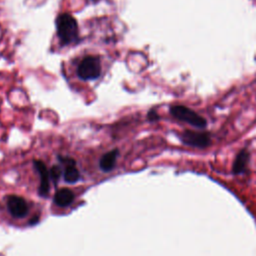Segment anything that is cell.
<instances>
[{
	"label": "cell",
	"mask_w": 256,
	"mask_h": 256,
	"mask_svg": "<svg viewBox=\"0 0 256 256\" xmlns=\"http://www.w3.org/2000/svg\"><path fill=\"white\" fill-rule=\"evenodd\" d=\"M56 32L63 45H69L76 43L79 40V29L76 19L69 13H61L57 16Z\"/></svg>",
	"instance_id": "cell-1"
},
{
	"label": "cell",
	"mask_w": 256,
	"mask_h": 256,
	"mask_svg": "<svg viewBox=\"0 0 256 256\" xmlns=\"http://www.w3.org/2000/svg\"><path fill=\"white\" fill-rule=\"evenodd\" d=\"M118 155H119V150L118 149H113V150L105 153L99 161L100 169L104 172L111 171L115 167Z\"/></svg>",
	"instance_id": "cell-9"
},
{
	"label": "cell",
	"mask_w": 256,
	"mask_h": 256,
	"mask_svg": "<svg viewBox=\"0 0 256 256\" xmlns=\"http://www.w3.org/2000/svg\"><path fill=\"white\" fill-rule=\"evenodd\" d=\"M180 140L185 145L195 148H206L211 143L209 133L185 130L180 134Z\"/></svg>",
	"instance_id": "cell-4"
},
{
	"label": "cell",
	"mask_w": 256,
	"mask_h": 256,
	"mask_svg": "<svg viewBox=\"0 0 256 256\" xmlns=\"http://www.w3.org/2000/svg\"><path fill=\"white\" fill-rule=\"evenodd\" d=\"M7 208L14 218H23L28 213V205L24 198L17 195H10L7 198Z\"/></svg>",
	"instance_id": "cell-5"
},
{
	"label": "cell",
	"mask_w": 256,
	"mask_h": 256,
	"mask_svg": "<svg viewBox=\"0 0 256 256\" xmlns=\"http://www.w3.org/2000/svg\"><path fill=\"white\" fill-rule=\"evenodd\" d=\"M61 173H62V170H61L60 166H58V165H54V166L50 169V171H49L50 178H51L55 183L60 179Z\"/></svg>",
	"instance_id": "cell-11"
},
{
	"label": "cell",
	"mask_w": 256,
	"mask_h": 256,
	"mask_svg": "<svg viewBox=\"0 0 256 256\" xmlns=\"http://www.w3.org/2000/svg\"><path fill=\"white\" fill-rule=\"evenodd\" d=\"M38 219H39V216H38V215H34V217L29 221L30 225H34V224H36V222L38 221Z\"/></svg>",
	"instance_id": "cell-13"
},
{
	"label": "cell",
	"mask_w": 256,
	"mask_h": 256,
	"mask_svg": "<svg viewBox=\"0 0 256 256\" xmlns=\"http://www.w3.org/2000/svg\"><path fill=\"white\" fill-rule=\"evenodd\" d=\"M101 60L95 55H86L77 65L76 74L83 81L96 80L101 75Z\"/></svg>",
	"instance_id": "cell-2"
},
{
	"label": "cell",
	"mask_w": 256,
	"mask_h": 256,
	"mask_svg": "<svg viewBox=\"0 0 256 256\" xmlns=\"http://www.w3.org/2000/svg\"><path fill=\"white\" fill-rule=\"evenodd\" d=\"M250 160V153L247 149H242L236 155L233 164L232 172L234 175H242L248 172V163Z\"/></svg>",
	"instance_id": "cell-7"
},
{
	"label": "cell",
	"mask_w": 256,
	"mask_h": 256,
	"mask_svg": "<svg viewBox=\"0 0 256 256\" xmlns=\"http://www.w3.org/2000/svg\"><path fill=\"white\" fill-rule=\"evenodd\" d=\"M74 193L68 188H61L54 195V203L59 207H67L74 201Z\"/></svg>",
	"instance_id": "cell-10"
},
{
	"label": "cell",
	"mask_w": 256,
	"mask_h": 256,
	"mask_svg": "<svg viewBox=\"0 0 256 256\" xmlns=\"http://www.w3.org/2000/svg\"><path fill=\"white\" fill-rule=\"evenodd\" d=\"M59 160L65 165V170L63 173L65 182L70 184L77 182L80 178V173L75 166V160L69 157H59Z\"/></svg>",
	"instance_id": "cell-8"
},
{
	"label": "cell",
	"mask_w": 256,
	"mask_h": 256,
	"mask_svg": "<svg viewBox=\"0 0 256 256\" xmlns=\"http://www.w3.org/2000/svg\"><path fill=\"white\" fill-rule=\"evenodd\" d=\"M170 114L174 118L198 128H204L207 125V121L205 118H203L202 116L197 114L195 111L191 110L190 108L184 105L171 106Z\"/></svg>",
	"instance_id": "cell-3"
},
{
	"label": "cell",
	"mask_w": 256,
	"mask_h": 256,
	"mask_svg": "<svg viewBox=\"0 0 256 256\" xmlns=\"http://www.w3.org/2000/svg\"><path fill=\"white\" fill-rule=\"evenodd\" d=\"M34 167L36 168L39 176H40V186H39V195L42 197H46L50 190L49 184V171L46 168V165L40 160H34Z\"/></svg>",
	"instance_id": "cell-6"
},
{
	"label": "cell",
	"mask_w": 256,
	"mask_h": 256,
	"mask_svg": "<svg viewBox=\"0 0 256 256\" xmlns=\"http://www.w3.org/2000/svg\"><path fill=\"white\" fill-rule=\"evenodd\" d=\"M147 117H148V119H149L150 121H152V122L159 119V115L157 114V112H156L155 110H150V111L148 112V114H147Z\"/></svg>",
	"instance_id": "cell-12"
}]
</instances>
